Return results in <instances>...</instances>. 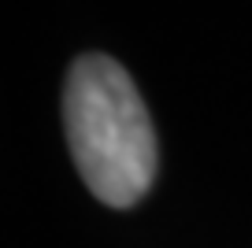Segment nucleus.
Listing matches in <instances>:
<instances>
[{
    "label": "nucleus",
    "instance_id": "obj_1",
    "mask_svg": "<svg viewBox=\"0 0 252 248\" xmlns=\"http://www.w3.org/2000/svg\"><path fill=\"white\" fill-rule=\"evenodd\" d=\"M67 141L86 186L108 208H134L156 178V130L134 78L111 56L74 60L63 96Z\"/></svg>",
    "mask_w": 252,
    "mask_h": 248
}]
</instances>
